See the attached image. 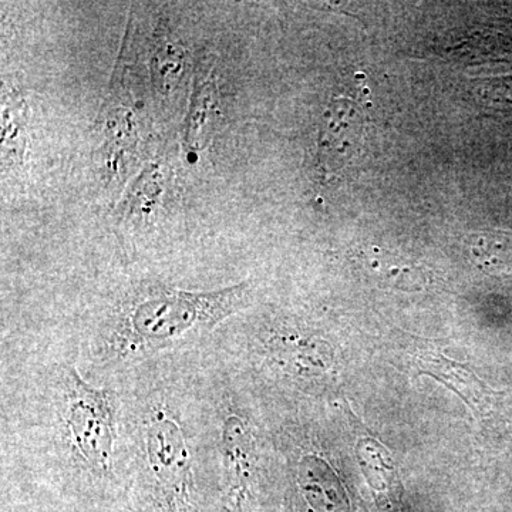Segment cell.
<instances>
[{"mask_svg":"<svg viewBox=\"0 0 512 512\" xmlns=\"http://www.w3.org/2000/svg\"><path fill=\"white\" fill-rule=\"evenodd\" d=\"M251 299L248 284L212 292H138L114 323L107 345L117 360H137L201 338Z\"/></svg>","mask_w":512,"mask_h":512,"instance_id":"1","label":"cell"},{"mask_svg":"<svg viewBox=\"0 0 512 512\" xmlns=\"http://www.w3.org/2000/svg\"><path fill=\"white\" fill-rule=\"evenodd\" d=\"M222 116L221 96L214 64H202L195 76L190 111L185 126V144L191 151H201L210 144Z\"/></svg>","mask_w":512,"mask_h":512,"instance_id":"7","label":"cell"},{"mask_svg":"<svg viewBox=\"0 0 512 512\" xmlns=\"http://www.w3.org/2000/svg\"><path fill=\"white\" fill-rule=\"evenodd\" d=\"M406 359L409 366L416 370L417 376L423 373L433 376L458 394L468 406L476 410L483 409L487 387L466 366L448 359L430 342L417 339L413 346L407 348Z\"/></svg>","mask_w":512,"mask_h":512,"instance_id":"5","label":"cell"},{"mask_svg":"<svg viewBox=\"0 0 512 512\" xmlns=\"http://www.w3.org/2000/svg\"><path fill=\"white\" fill-rule=\"evenodd\" d=\"M153 72L157 77L158 89L165 93L173 89V84L181 76L183 69V50L173 43H163L158 49L156 60H153Z\"/></svg>","mask_w":512,"mask_h":512,"instance_id":"10","label":"cell"},{"mask_svg":"<svg viewBox=\"0 0 512 512\" xmlns=\"http://www.w3.org/2000/svg\"><path fill=\"white\" fill-rule=\"evenodd\" d=\"M363 117L349 99H335L323 117L319 134V158L326 171H339L360 151Z\"/></svg>","mask_w":512,"mask_h":512,"instance_id":"4","label":"cell"},{"mask_svg":"<svg viewBox=\"0 0 512 512\" xmlns=\"http://www.w3.org/2000/svg\"><path fill=\"white\" fill-rule=\"evenodd\" d=\"M64 389V423L74 451L96 473H110L116 439L110 393L84 383L74 367L66 370Z\"/></svg>","mask_w":512,"mask_h":512,"instance_id":"2","label":"cell"},{"mask_svg":"<svg viewBox=\"0 0 512 512\" xmlns=\"http://www.w3.org/2000/svg\"><path fill=\"white\" fill-rule=\"evenodd\" d=\"M147 454L168 512H198L191 495V463L180 427L164 413L151 420Z\"/></svg>","mask_w":512,"mask_h":512,"instance_id":"3","label":"cell"},{"mask_svg":"<svg viewBox=\"0 0 512 512\" xmlns=\"http://www.w3.org/2000/svg\"><path fill=\"white\" fill-rule=\"evenodd\" d=\"M222 460L227 474L229 503L239 510L254 477L256 454L251 431L238 416H229L224 421Z\"/></svg>","mask_w":512,"mask_h":512,"instance_id":"6","label":"cell"},{"mask_svg":"<svg viewBox=\"0 0 512 512\" xmlns=\"http://www.w3.org/2000/svg\"><path fill=\"white\" fill-rule=\"evenodd\" d=\"M163 192V175L154 164H148L136 178L120 210L124 215H144L154 210Z\"/></svg>","mask_w":512,"mask_h":512,"instance_id":"8","label":"cell"},{"mask_svg":"<svg viewBox=\"0 0 512 512\" xmlns=\"http://www.w3.org/2000/svg\"><path fill=\"white\" fill-rule=\"evenodd\" d=\"M26 114L23 110L22 101L8 100V104H3L2 110V148L3 156L18 158L22 156L23 143L22 137L25 136Z\"/></svg>","mask_w":512,"mask_h":512,"instance_id":"9","label":"cell"}]
</instances>
